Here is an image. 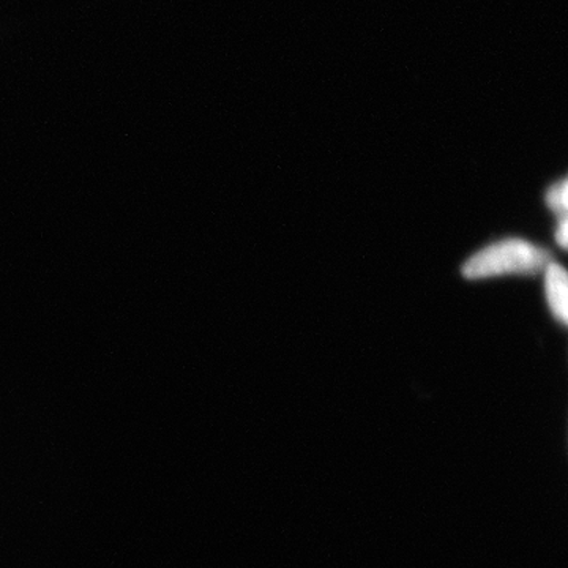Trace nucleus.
Listing matches in <instances>:
<instances>
[{
    "mask_svg": "<svg viewBox=\"0 0 568 568\" xmlns=\"http://www.w3.org/2000/svg\"><path fill=\"white\" fill-rule=\"evenodd\" d=\"M545 274V290L552 315L568 325V272L562 265L549 264Z\"/></svg>",
    "mask_w": 568,
    "mask_h": 568,
    "instance_id": "2",
    "label": "nucleus"
},
{
    "mask_svg": "<svg viewBox=\"0 0 568 568\" xmlns=\"http://www.w3.org/2000/svg\"><path fill=\"white\" fill-rule=\"evenodd\" d=\"M556 241L562 246L564 250H568V213L567 215L560 216V223L558 231H556Z\"/></svg>",
    "mask_w": 568,
    "mask_h": 568,
    "instance_id": "4",
    "label": "nucleus"
},
{
    "mask_svg": "<svg viewBox=\"0 0 568 568\" xmlns=\"http://www.w3.org/2000/svg\"><path fill=\"white\" fill-rule=\"evenodd\" d=\"M549 264L551 254L547 250L521 239H508L474 254L462 272L466 278L480 280L507 274H538L547 271Z\"/></svg>",
    "mask_w": 568,
    "mask_h": 568,
    "instance_id": "1",
    "label": "nucleus"
},
{
    "mask_svg": "<svg viewBox=\"0 0 568 568\" xmlns=\"http://www.w3.org/2000/svg\"><path fill=\"white\" fill-rule=\"evenodd\" d=\"M547 203L556 215L564 216L568 213V179L551 186L547 194Z\"/></svg>",
    "mask_w": 568,
    "mask_h": 568,
    "instance_id": "3",
    "label": "nucleus"
}]
</instances>
